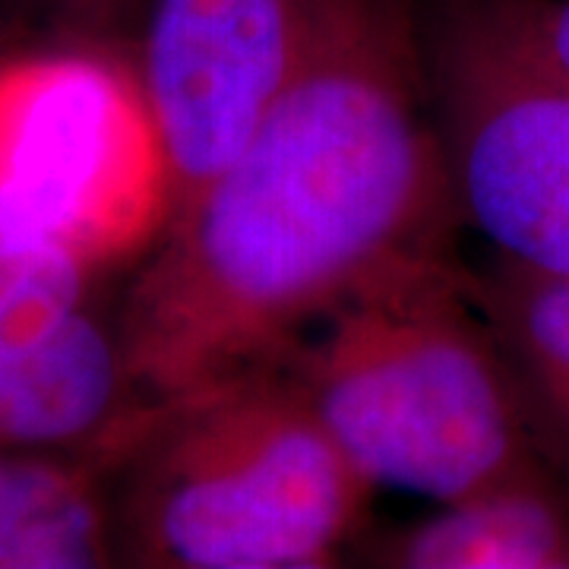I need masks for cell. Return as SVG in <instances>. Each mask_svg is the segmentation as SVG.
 Masks as SVG:
<instances>
[{"instance_id": "7", "label": "cell", "mask_w": 569, "mask_h": 569, "mask_svg": "<svg viewBox=\"0 0 569 569\" xmlns=\"http://www.w3.org/2000/svg\"><path fill=\"white\" fill-rule=\"evenodd\" d=\"M142 7L133 63L162 142L174 216L241 149L276 96L298 39V0Z\"/></svg>"}, {"instance_id": "8", "label": "cell", "mask_w": 569, "mask_h": 569, "mask_svg": "<svg viewBox=\"0 0 569 569\" xmlns=\"http://www.w3.org/2000/svg\"><path fill=\"white\" fill-rule=\"evenodd\" d=\"M0 569H127L104 459L0 449Z\"/></svg>"}, {"instance_id": "2", "label": "cell", "mask_w": 569, "mask_h": 569, "mask_svg": "<svg viewBox=\"0 0 569 569\" xmlns=\"http://www.w3.org/2000/svg\"><path fill=\"white\" fill-rule=\"evenodd\" d=\"M282 355L373 490L447 509L567 485L538 447L459 250L389 266Z\"/></svg>"}, {"instance_id": "12", "label": "cell", "mask_w": 569, "mask_h": 569, "mask_svg": "<svg viewBox=\"0 0 569 569\" xmlns=\"http://www.w3.org/2000/svg\"><path fill=\"white\" fill-rule=\"evenodd\" d=\"M197 569H351L342 557L336 553H310V557H279V560H241V563H219V567Z\"/></svg>"}, {"instance_id": "3", "label": "cell", "mask_w": 569, "mask_h": 569, "mask_svg": "<svg viewBox=\"0 0 569 569\" xmlns=\"http://www.w3.org/2000/svg\"><path fill=\"white\" fill-rule=\"evenodd\" d=\"M108 478L127 569L336 553L365 529L377 493L284 355L156 402Z\"/></svg>"}, {"instance_id": "1", "label": "cell", "mask_w": 569, "mask_h": 569, "mask_svg": "<svg viewBox=\"0 0 569 569\" xmlns=\"http://www.w3.org/2000/svg\"><path fill=\"white\" fill-rule=\"evenodd\" d=\"M421 0H298L250 137L146 250L118 305L156 406L276 358L389 266L459 250Z\"/></svg>"}, {"instance_id": "5", "label": "cell", "mask_w": 569, "mask_h": 569, "mask_svg": "<svg viewBox=\"0 0 569 569\" xmlns=\"http://www.w3.org/2000/svg\"><path fill=\"white\" fill-rule=\"evenodd\" d=\"M0 212L104 276L140 263L171 183L137 63L102 41L0 58Z\"/></svg>"}, {"instance_id": "9", "label": "cell", "mask_w": 569, "mask_h": 569, "mask_svg": "<svg viewBox=\"0 0 569 569\" xmlns=\"http://www.w3.org/2000/svg\"><path fill=\"white\" fill-rule=\"evenodd\" d=\"M478 305L507 358L531 430L569 485V276L490 257L471 266Z\"/></svg>"}, {"instance_id": "11", "label": "cell", "mask_w": 569, "mask_h": 569, "mask_svg": "<svg viewBox=\"0 0 569 569\" xmlns=\"http://www.w3.org/2000/svg\"><path fill=\"white\" fill-rule=\"evenodd\" d=\"M67 32V41H102L146 0H10Z\"/></svg>"}, {"instance_id": "10", "label": "cell", "mask_w": 569, "mask_h": 569, "mask_svg": "<svg viewBox=\"0 0 569 569\" xmlns=\"http://www.w3.org/2000/svg\"><path fill=\"white\" fill-rule=\"evenodd\" d=\"M396 569H569V488L440 509L408 538Z\"/></svg>"}, {"instance_id": "13", "label": "cell", "mask_w": 569, "mask_h": 569, "mask_svg": "<svg viewBox=\"0 0 569 569\" xmlns=\"http://www.w3.org/2000/svg\"><path fill=\"white\" fill-rule=\"evenodd\" d=\"M541 22L557 61L569 70V0H541Z\"/></svg>"}, {"instance_id": "6", "label": "cell", "mask_w": 569, "mask_h": 569, "mask_svg": "<svg viewBox=\"0 0 569 569\" xmlns=\"http://www.w3.org/2000/svg\"><path fill=\"white\" fill-rule=\"evenodd\" d=\"M102 276L0 212V449L111 462L149 415Z\"/></svg>"}, {"instance_id": "4", "label": "cell", "mask_w": 569, "mask_h": 569, "mask_svg": "<svg viewBox=\"0 0 569 569\" xmlns=\"http://www.w3.org/2000/svg\"><path fill=\"white\" fill-rule=\"evenodd\" d=\"M421 39L462 228L497 260L569 276V70L541 0H421Z\"/></svg>"}]
</instances>
